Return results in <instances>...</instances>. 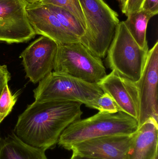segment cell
Returning <instances> with one entry per match:
<instances>
[{"label": "cell", "mask_w": 158, "mask_h": 159, "mask_svg": "<svg viewBox=\"0 0 158 159\" xmlns=\"http://www.w3.org/2000/svg\"><path fill=\"white\" fill-rule=\"evenodd\" d=\"M82 105L70 101H35L19 115L14 133L33 147L45 151L53 148L64 130L80 119Z\"/></svg>", "instance_id": "6da1fadb"}, {"label": "cell", "mask_w": 158, "mask_h": 159, "mask_svg": "<svg viewBox=\"0 0 158 159\" xmlns=\"http://www.w3.org/2000/svg\"><path fill=\"white\" fill-rule=\"evenodd\" d=\"M138 128L137 120L124 112L99 111L92 116L70 124L61 134L58 143L70 150L72 146L86 140L107 135H130Z\"/></svg>", "instance_id": "7a4b0ae2"}, {"label": "cell", "mask_w": 158, "mask_h": 159, "mask_svg": "<svg viewBox=\"0 0 158 159\" xmlns=\"http://www.w3.org/2000/svg\"><path fill=\"white\" fill-rule=\"evenodd\" d=\"M86 22L81 43L96 57L106 56L120 23L118 15L104 0H79Z\"/></svg>", "instance_id": "3957f363"}, {"label": "cell", "mask_w": 158, "mask_h": 159, "mask_svg": "<svg viewBox=\"0 0 158 159\" xmlns=\"http://www.w3.org/2000/svg\"><path fill=\"white\" fill-rule=\"evenodd\" d=\"M39 82L33 90L36 102H78L97 110V101L104 93L97 83L54 71Z\"/></svg>", "instance_id": "277c9868"}, {"label": "cell", "mask_w": 158, "mask_h": 159, "mask_svg": "<svg viewBox=\"0 0 158 159\" xmlns=\"http://www.w3.org/2000/svg\"><path fill=\"white\" fill-rule=\"evenodd\" d=\"M148 51V46L142 48L121 21L107 53L108 66L121 77L136 82L143 73Z\"/></svg>", "instance_id": "5b68a950"}, {"label": "cell", "mask_w": 158, "mask_h": 159, "mask_svg": "<svg viewBox=\"0 0 158 159\" xmlns=\"http://www.w3.org/2000/svg\"><path fill=\"white\" fill-rule=\"evenodd\" d=\"M53 70L91 83H97L107 75L102 59L80 42L58 44Z\"/></svg>", "instance_id": "8992f818"}, {"label": "cell", "mask_w": 158, "mask_h": 159, "mask_svg": "<svg viewBox=\"0 0 158 159\" xmlns=\"http://www.w3.org/2000/svg\"><path fill=\"white\" fill-rule=\"evenodd\" d=\"M139 102L138 128L148 120L158 122V42L148 51L140 79L135 82Z\"/></svg>", "instance_id": "52a82bcc"}, {"label": "cell", "mask_w": 158, "mask_h": 159, "mask_svg": "<svg viewBox=\"0 0 158 159\" xmlns=\"http://www.w3.org/2000/svg\"><path fill=\"white\" fill-rule=\"evenodd\" d=\"M26 0H0V42L19 43L36 35L30 23Z\"/></svg>", "instance_id": "ba28073f"}, {"label": "cell", "mask_w": 158, "mask_h": 159, "mask_svg": "<svg viewBox=\"0 0 158 159\" xmlns=\"http://www.w3.org/2000/svg\"><path fill=\"white\" fill-rule=\"evenodd\" d=\"M58 43L41 35L21 53L27 78L34 84L41 81L53 70Z\"/></svg>", "instance_id": "9c48e42d"}, {"label": "cell", "mask_w": 158, "mask_h": 159, "mask_svg": "<svg viewBox=\"0 0 158 159\" xmlns=\"http://www.w3.org/2000/svg\"><path fill=\"white\" fill-rule=\"evenodd\" d=\"M27 12L36 34L46 36L58 44L79 43V38L69 31L53 12L40 1L28 3Z\"/></svg>", "instance_id": "30bf717a"}, {"label": "cell", "mask_w": 158, "mask_h": 159, "mask_svg": "<svg viewBox=\"0 0 158 159\" xmlns=\"http://www.w3.org/2000/svg\"><path fill=\"white\" fill-rule=\"evenodd\" d=\"M134 134L93 138L74 145L70 150L76 154L101 159H126Z\"/></svg>", "instance_id": "8fae6325"}, {"label": "cell", "mask_w": 158, "mask_h": 159, "mask_svg": "<svg viewBox=\"0 0 158 159\" xmlns=\"http://www.w3.org/2000/svg\"><path fill=\"white\" fill-rule=\"evenodd\" d=\"M103 92L114 99L122 112L138 119L139 102L135 83L119 75L114 71L97 83Z\"/></svg>", "instance_id": "7c38bea8"}, {"label": "cell", "mask_w": 158, "mask_h": 159, "mask_svg": "<svg viewBox=\"0 0 158 159\" xmlns=\"http://www.w3.org/2000/svg\"><path fill=\"white\" fill-rule=\"evenodd\" d=\"M158 138V122L150 119L134 134L126 159H156Z\"/></svg>", "instance_id": "4fadbf2b"}, {"label": "cell", "mask_w": 158, "mask_h": 159, "mask_svg": "<svg viewBox=\"0 0 158 159\" xmlns=\"http://www.w3.org/2000/svg\"><path fill=\"white\" fill-rule=\"evenodd\" d=\"M0 159H48L45 150L25 143L14 133L0 143Z\"/></svg>", "instance_id": "5bb4252c"}, {"label": "cell", "mask_w": 158, "mask_h": 159, "mask_svg": "<svg viewBox=\"0 0 158 159\" xmlns=\"http://www.w3.org/2000/svg\"><path fill=\"white\" fill-rule=\"evenodd\" d=\"M154 16L149 12L141 9L128 15L127 19L123 21L131 35L142 48L148 46L147 29L149 20Z\"/></svg>", "instance_id": "9a60e30c"}, {"label": "cell", "mask_w": 158, "mask_h": 159, "mask_svg": "<svg viewBox=\"0 0 158 159\" xmlns=\"http://www.w3.org/2000/svg\"><path fill=\"white\" fill-rule=\"evenodd\" d=\"M59 20L64 27L80 40L85 34V30L79 20L67 10L60 7L45 4Z\"/></svg>", "instance_id": "2e32d148"}, {"label": "cell", "mask_w": 158, "mask_h": 159, "mask_svg": "<svg viewBox=\"0 0 158 159\" xmlns=\"http://www.w3.org/2000/svg\"><path fill=\"white\" fill-rule=\"evenodd\" d=\"M40 1L45 4L60 7L67 10L79 20L85 31L86 22L85 18L79 0H40Z\"/></svg>", "instance_id": "e0dca14e"}, {"label": "cell", "mask_w": 158, "mask_h": 159, "mask_svg": "<svg viewBox=\"0 0 158 159\" xmlns=\"http://www.w3.org/2000/svg\"><path fill=\"white\" fill-rule=\"evenodd\" d=\"M18 95L12 94L8 85L5 87L0 96V124L12 111L17 100Z\"/></svg>", "instance_id": "ac0fdd59"}, {"label": "cell", "mask_w": 158, "mask_h": 159, "mask_svg": "<svg viewBox=\"0 0 158 159\" xmlns=\"http://www.w3.org/2000/svg\"><path fill=\"white\" fill-rule=\"evenodd\" d=\"M97 110L99 112L109 113H116L121 111L112 97L105 93H103L97 101Z\"/></svg>", "instance_id": "d6986e66"}, {"label": "cell", "mask_w": 158, "mask_h": 159, "mask_svg": "<svg viewBox=\"0 0 158 159\" xmlns=\"http://www.w3.org/2000/svg\"><path fill=\"white\" fill-rule=\"evenodd\" d=\"M144 0H127L126 4L122 8V11L126 16L142 9Z\"/></svg>", "instance_id": "ffe728a7"}, {"label": "cell", "mask_w": 158, "mask_h": 159, "mask_svg": "<svg viewBox=\"0 0 158 159\" xmlns=\"http://www.w3.org/2000/svg\"><path fill=\"white\" fill-rule=\"evenodd\" d=\"M11 79V75L6 65H0V96L5 87L8 85Z\"/></svg>", "instance_id": "44dd1931"}, {"label": "cell", "mask_w": 158, "mask_h": 159, "mask_svg": "<svg viewBox=\"0 0 158 159\" xmlns=\"http://www.w3.org/2000/svg\"><path fill=\"white\" fill-rule=\"evenodd\" d=\"M141 9L149 12L154 16L158 15V0H144Z\"/></svg>", "instance_id": "7402d4cb"}, {"label": "cell", "mask_w": 158, "mask_h": 159, "mask_svg": "<svg viewBox=\"0 0 158 159\" xmlns=\"http://www.w3.org/2000/svg\"><path fill=\"white\" fill-rule=\"evenodd\" d=\"M70 159H101L97 158L92 157H88V156H83V155H79L76 153H72V156Z\"/></svg>", "instance_id": "603a6c76"}, {"label": "cell", "mask_w": 158, "mask_h": 159, "mask_svg": "<svg viewBox=\"0 0 158 159\" xmlns=\"http://www.w3.org/2000/svg\"><path fill=\"white\" fill-rule=\"evenodd\" d=\"M118 1L119 2L122 8L125 5L127 0H118Z\"/></svg>", "instance_id": "cb8c5ba5"}, {"label": "cell", "mask_w": 158, "mask_h": 159, "mask_svg": "<svg viewBox=\"0 0 158 159\" xmlns=\"http://www.w3.org/2000/svg\"><path fill=\"white\" fill-rule=\"evenodd\" d=\"M40 1V0H26V2H27L28 3L35 2H38V1Z\"/></svg>", "instance_id": "d4e9b609"}, {"label": "cell", "mask_w": 158, "mask_h": 159, "mask_svg": "<svg viewBox=\"0 0 158 159\" xmlns=\"http://www.w3.org/2000/svg\"><path fill=\"white\" fill-rule=\"evenodd\" d=\"M1 137H0V143H1Z\"/></svg>", "instance_id": "484cf974"}, {"label": "cell", "mask_w": 158, "mask_h": 159, "mask_svg": "<svg viewBox=\"0 0 158 159\" xmlns=\"http://www.w3.org/2000/svg\"><path fill=\"white\" fill-rule=\"evenodd\" d=\"M156 159H158V158H157Z\"/></svg>", "instance_id": "4316f807"}]
</instances>
